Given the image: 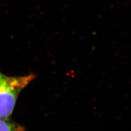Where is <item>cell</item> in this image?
I'll return each instance as SVG.
<instances>
[{"mask_svg":"<svg viewBox=\"0 0 131 131\" xmlns=\"http://www.w3.org/2000/svg\"><path fill=\"white\" fill-rule=\"evenodd\" d=\"M35 78L34 73L12 77L0 72V118L12 115L20 93Z\"/></svg>","mask_w":131,"mask_h":131,"instance_id":"6da1fadb","label":"cell"},{"mask_svg":"<svg viewBox=\"0 0 131 131\" xmlns=\"http://www.w3.org/2000/svg\"><path fill=\"white\" fill-rule=\"evenodd\" d=\"M25 127L9 118H0V131H24Z\"/></svg>","mask_w":131,"mask_h":131,"instance_id":"7a4b0ae2","label":"cell"}]
</instances>
